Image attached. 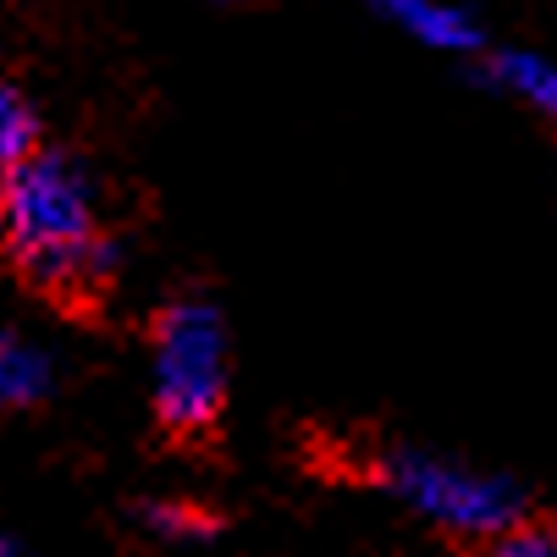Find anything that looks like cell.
Listing matches in <instances>:
<instances>
[{"mask_svg":"<svg viewBox=\"0 0 557 557\" xmlns=\"http://www.w3.org/2000/svg\"><path fill=\"white\" fill-rule=\"evenodd\" d=\"M144 530L166 546H205L215 535V519L183 497H154V503H144Z\"/></svg>","mask_w":557,"mask_h":557,"instance_id":"8","label":"cell"},{"mask_svg":"<svg viewBox=\"0 0 557 557\" xmlns=\"http://www.w3.org/2000/svg\"><path fill=\"white\" fill-rule=\"evenodd\" d=\"M55 386V359L45 343L23 337L17 326H0V414L39 409Z\"/></svg>","mask_w":557,"mask_h":557,"instance_id":"5","label":"cell"},{"mask_svg":"<svg viewBox=\"0 0 557 557\" xmlns=\"http://www.w3.org/2000/svg\"><path fill=\"white\" fill-rule=\"evenodd\" d=\"M232 386V332L210 298H172L149 343V397L166 431H210Z\"/></svg>","mask_w":557,"mask_h":557,"instance_id":"3","label":"cell"},{"mask_svg":"<svg viewBox=\"0 0 557 557\" xmlns=\"http://www.w3.org/2000/svg\"><path fill=\"white\" fill-rule=\"evenodd\" d=\"M0 557H28V552H23V546H17L12 535H0Z\"/></svg>","mask_w":557,"mask_h":557,"instance_id":"10","label":"cell"},{"mask_svg":"<svg viewBox=\"0 0 557 557\" xmlns=\"http://www.w3.org/2000/svg\"><path fill=\"white\" fill-rule=\"evenodd\" d=\"M370 7L381 23H392L397 34H409L425 50H442V55H481L486 50L481 23L458 0H370Z\"/></svg>","mask_w":557,"mask_h":557,"instance_id":"4","label":"cell"},{"mask_svg":"<svg viewBox=\"0 0 557 557\" xmlns=\"http://www.w3.org/2000/svg\"><path fill=\"white\" fill-rule=\"evenodd\" d=\"M375 481L386 497H397L414 519L458 535V541H497L513 524H524V492L513 474L481 469L453 453L431 447H386L375 458Z\"/></svg>","mask_w":557,"mask_h":557,"instance_id":"2","label":"cell"},{"mask_svg":"<svg viewBox=\"0 0 557 557\" xmlns=\"http://www.w3.org/2000/svg\"><path fill=\"white\" fill-rule=\"evenodd\" d=\"M481 77L497 95L530 106L535 116H557V61L552 55H541V50H492Z\"/></svg>","mask_w":557,"mask_h":557,"instance_id":"6","label":"cell"},{"mask_svg":"<svg viewBox=\"0 0 557 557\" xmlns=\"http://www.w3.org/2000/svg\"><path fill=\"white\" fill-rule=\"evenodd\" d=\"M28 154H39V116L12 84H0V183H7Z\"/></svg>","mask_w":557,"mask_h":557,"instance_id":"7","label":"cell"},{"mask_svg":"<svg viewBox=\"0 0 557 557\" xmlns=\"http://www.w3.org/2000/svg\"><path fill=\"white\" fill-rule=\"evenodd\" d=\"M221 7H249V0H221Z\"/></svg>","mask_w":557,"mask_h":557,"instance_id":"11","label":"cell"},{"mask_svg":"<svg viewBox=\"0 0 557 557\" xmlns=\"http://www.w3.org/2000/svg\"><path fill=\"white\" fill-rule=\"evenodd\" d=\"M0 244L45 293H95L122 244L106 232L100 183L66 149H39L0 183Z\"/></svg>","mask_w":557,"mask_h":557,"instance_id":"1","label":"cell"},{"mask_svg":"<svg viewBox=\"0 0 557 557\" xmlns=\"http://www.w3.org/2000/svg\"><path fill=\"white\" fill-rule=\"evenodd\" d=\"M486 557H557V524H513L486 546Z\"/></svg>","mask_w":557,"mask_h":557,"instance_id":"9","label":"cell"}]
</instances>
